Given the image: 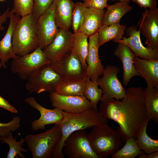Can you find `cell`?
Instances as JSON below:
<instances>
[{"label": "cell", "mask_w": 158, "mask_h": 158, "mask_svg": "<svg viewBox=\"0 0 158 158\" xmlns=\"http://www.w3.org/2000/svg\"><path fill=\"white\" fill-rule=\"evenodd\" d=\"M144 95L142 87H129L121 101H101L99 112L105 118L118 123L116 130L123 143L129 138L136 139L142 125L150 120L144 107Z\"/></svg>", "instance_id": "1"}, {"label": "cell", "mask_w": 158, "mask_h": 158, "mask_svg": "<svg viewBox=\"0 0 158 158\" xmlns=\"http://www.w3.org/2000/svg\"><path fill=\"white\" fill-rule=\"evenodd\" d=\"M63 114V118L58 123L61 129V137L55 148L53 158L64 157L63 152L64 141L73 132L108 122L107 119L104 117L99 111L93 108L78 114H69L64 111Z\"/></svg>", "instance_id": "2"}, {"label": "cell", "mask_w": 158, "mask_h": 158, "mask_svg": "<svg viewBox=\"0 0 158 158\" xmlns=\"http://www.w3.org/2000/svg\"><path fill=\"white\" fill-rule=\"evenodd\" d=\"M88 137L90 146L99 158H107L115 154L123 144L116 130L107 123L93 126Z\"/></svg>", "instance_id": "3"}, {"label": "cell", "mask_w": 158, "mask_h": 158, "mask_svg": "<svg viewBox=\"0 0 158 158\" xmlns=\"http://www.w3.org/2000/svg\"><path fill=\"white\" fill-rule=\"evenodd\" d=\"M36 22L32 13L21 17L18 22L12 37L13 51L17 56H23L38 47Z\"/></svg>", "instance_id": "4"}, {"label": "cell", "mask_w": 158, "mask_h": 158, "mask_svg": "<svg viewBox=\"0 0 158 158\" xmlns=\"http://www.w3.org/2000/svg\"><path fill=\"white\" fill-rule=\"evenodd\" d=\"M61 137L60 127L55 124L42 133L26 135L24 139L33 158H51Z\"/></svg>", "instance_id": "5"}, {"label": "cell", "mask_w": 158, "mask_h": 158, "mask_svg": "<svg viewBox=\"0 0 158 158\" xmlns=\"http://www.w3.org/2000/svg\"><path fill=\"white\" fill-rule=\"evenodd\" d=\"M27 80L25 87L28 92L39 94L54 92L62 79L49 63L41 67Z\"/></svg>", "instance_id": "6"}, {"label": "cell", "mask_w": 158, "mask_h": 158, "mask_svg": "<svg viewBox=\"0 0 158 158\" xmlns=\"http://www.w3.org/2000/svg\"><path fill=\"white\" fill-rule=\"evenodd\" d=\"M50 63L43 50L38 47L31 53L13 60L10 69L22 80H27L41 67Z\"/></svg>", "instance_id": "7"}, {"label": "cell", "mask_w": 158, "mask_h": 158, "mask_svg": "<svg viewBox=\"0 0 158 158\" xmlns=\"http://www.w3.org/2000/svg\"><path fill=\"white\" fill-rule=\"evenodd\" d=\"M120 72V68L116 66L107 65L104 68L102 76L97 81L102 90L101 101L112 99H121L124 96L126 89L117 76Z\"/></svg>", "instance_id": "8"}, {"label": "cell", "mask_w": 158, "mask_h": 158, "mask_svg": "<svg viewBox=\"0 0 158 158\" xmlns=\"http://www.w3.org/2000/svg\"><path fill=\"white\" fill-rule=\"evenodd\" d=\"M63 153L69 158H99L92 150L88 133L84 130L75 131L67 138Z\"/></svg>", "instance_id": "9"}, {"label": "cell", "mask_w": 158, "mask_h": 158, "mask_svg": "<svg viewBox=\"0 0 158 158\" xmlns=\"http://www.w3.org/2000/svg\"><path fill=\"white\" fill-rule=\"evenodd\" d=\"M55 6L53 3L38 18L36 22L38 47L43 49L54 40L59 30L55 18Z\"/></svg>", "instance_id": "10"}, {"label": "cell", "mask_w": 158, "mask_h": 158, "mask_svg": "<svg viewBox=\"0 0 158 158\" xmlns=\"http://www.w3.org/2000/svg\"><path fill=\"white\" fill-rule=\"evenodd\" d=\"M50 64L62 80H80L87 76L80 61L71 50L60 60Z\"/></svg>", "instance_id": "11"}, {"label": "cell", "mask_w": 158, "mask_h": 158, "mask_svg": "<svg viewBox=\"0 0 158 158\" xmlns=\"http://www.w3.org/2000/svg\"><path fill=\"white\" fill-rule=\"evenodd\" d=\"M137 24L147 47L158 50V9L145 8Z\"/></svg>", "instance_id": "12"}, {"label": "cell", "mask_w": 158, "mask_h": 158, "mask_svg": "<svg viewBox=\"0 0 158 158\" xmlns=\"http://www.w3.org/2000/svg\"><path fill=\"white\" fill-rule=\"evenodd\" d=\"M127 37L124 36L120 40L112 41L124 44L129 47L135 55L142 59L151 60L158 59V50L144 47L140 38V29L133 25L126 30Z\"/></svg>", "instance_id": "13"}, {"label": "cell", "mask_w": 158, "mask_h": 158, "mask_svg": "<svg viewBox=\"0 0 158 158\" xmlns=\"http://www.w3.org/2000/svg\"><path fill=\"white\" fill-rule=\"evenodd\" d=\"M73 34L69 30L59 28L53 41L43 49L50 63L60 60L71 51Z\"/></svg>", "instance_id": "14"}, {"label": "cell", "mask_w": 158, "mask_h": 158, "mask_svg": "<svg viewBox=\"0 0 158 158\" xmlns=\"http://www.w3.org/2000/svg\"><path fill=\"white\" fill-rule=\"evenodd\" d=\"M49 97L52 107L68 113L78 114L92 108L90 101L84 96L62 95L51 92Z\"/></svg>", "instance_id": "15"}, {"label": "cell", "mask_w": 158, "mask_h": 158, "mask_svg": "<svg viewBox=\"0 0 158 158\" xmlns=\"http://www.w3.org/2000/svg\"><path fill=\"white\" fill-rule=\"evenodd\" d=\"M24 101L38 111L40 114L38 119L33 121L31 123V129L33 130H44L46 125L58 124L63 118V111L62 110L57 108L53 109H47L38 103L34 97L26 98Z\"/></svg>", "instance_id": "16"}, {"label": "cell", "mask_w": 158, "mask_h": 158, "mask_svg": "<svg viewBox=\"0 0 158 158\" xmlns=\"http://www.w3.org/2000/svg\"><path fill=\"white\" fill-rule=\"evenodd\" d=\"M89 37L88 51L86 58L87 65L86 73L87 76L92 81H96L102 75L104 68L99 54L98 32Z\"/></svg>", "instance_id": "17"}, {"label": "cell", "mask_w": 158, "mask_h": 158, "mask_svg": "<svg viewBox=\"0 0 158 158\" xmlns=\"http://www.w3.org/2000/svg\"><path fill=\"white\" fill-rule=\"evenodd\" d=\"M9 23L6 32L2 39L0 40V71L2 68H6V63L9 60L16 59L19 56L13 53L12 46V37L13 30L20 16L10 11L9 17Z\"/></svg>", "instance_id": "18"}, {"label": "cell", "mask_w": 158, "mask_h": 158, "mask_svg": "<svg viewBox=\"0 0 158 158\" xmlns=\"http://www.w3.org/2000/svg\"><path fill=\"white\" fill-rule=\"evenodd\" d=\"M114 54L121 61L123 67V83L125 86L128 84L131 79L135 76H141L133 65L134 54L127 46L118 43Z\"/></svg>", "instance_id": "19"}, {"label": "cell", "mask_w": 158, "mask_h": 158, "mask_svg": "<svg viewBox=\"0 0 158 158\" xmlns=\"http://www.w3.org/2000/svg\"><path fill=\"white\" fill-rule=\"evenodd\" d=\"M133 65L145 80L147 87L158 89V59L147 60L135 55Z\"/></svg>", "instance_id": "20"}, {"label": "cell", "mask_w": 158, "mask_h": 158, "mask_svg": "<svg viewBox=\"0 0 158 158\" xmlns=\"http://www.w3.org/2000/svg\"><path fill=\"white\" fill-rule=\"evenodd\" d=\"M105 12L104 9L99 10L85 7L82 24L78 32L84 33L88 37L98 32L102 25Z\"/></svg>", "instance_id": "21"}, {"label": "cell", "mask_w": 158, "mask_h": 158, "mask_svg": "<svg viewBox=\"0 0 158 158\" xmlns=\"http://www.w3.org/2000/svg\"><path fill=\"white\" fill-rule=\"evenodd\" d=\"M55 18L59 28L69 30L72 25V15L74 3L71 0H54Z\"/></svg>", "instance_id": "22"}, {"label": "cell", "mask_w": 158, "mask_h": 158, "mask_svg": "<svg viewBox=\"0 0 158 158\" xmlns=\"http://www.w3.org/2000/svg\"><path fill=\"white\" fill-rule=\"evenodd\" d=\"M107 11L104 14L102 25H109L120 23V20L127 13L131 11L133 7L129 2H117L114 4L107 5Z\"/></svg>", "instance_id": "23"}, {"label": "cell", "mask_w": 158, "mask_h": 158, "mask_svg": "<svg viewBox=\"0 0 158 158\" xmlns=\"http://www.w3.org/2000/svg\"><path fill=\"white\" fill-rule=\"evenodd\" d=\"M126 25L119 24L103 25L98 32V43L99 47L111 40H120L124 36Z\"/></svg>", "instance_id": "24"}, {"label": "cell", "mask_w": 158, "mask_h": 158, "mask_svg": "<svg viewBox=\"0 0 158 158\" xmlns=\"http://www.w3.org/2000/svg\"><path fill=\"white\" fill-rule=\"evenodd\" d=\"M88 37L84 33L78 32L73 34L71 51L80 61L84 70L86 71L87 65L86 62L88 42Z\"/></svg>", "instance_id": "25"}, {"label": "cell", "mask_w": 158, "mask_h": 158, "mask_svg": "<svg viewBox=\"0 0 158 158\" xmlns=\"http://www.w3.org/2000/svg\"><path fill=\"white\" fill-rule=\"evenodd\" d=\"M86 77L80 80H62L53 92L62 95L84 96Z\"/></svg>", "instance_id": "26"}, {"label": "cell", "mask_w": 158, "mask_h": 158, "mask_svg": "<svg viewBox=\"0 0 158 158\" xmlns=\"http://www.w3.org/2000/svg\"><path fill=\"white\" fill-rule=\"evenodd\" d=\"M144 90V105L148 117L158 123V89L147 87Z\"/></svg>", "instance_id": "27"}, {"label": "cell", "mask_w": 158, "mask_h": 158, "mask_svg": "<svg viewBox=\"0 0 158 158\" xmlns=\"http://www.w3.org/2000/svg\"><path fill=\"white\" fill-rule=\"evenodd\" d=\"M148 121H146L142 125L136 139L138 147L146 154L158 151V140L152 139L148 136L146 133Z\"/></svg>", "instance_id": "28"}, {"label": "cell", "mask_w": 158, "mask_h": 158, "mask_svg": "<svg viewBox=\"0 0 158 158\" xmlns=\"http://www.w3.org/2000/svg\"><path fill=\"white\" fill-rule=\"evenodd\" d=\"M0 140L9 146V151L6 158H14L18 156L21 158H25V156L22 153L28 151L22 147L25 142L24 138H21L20 141H17L16 137L14 138L12 132L10 131L7 135L0 137Z\"/></svg>", "instance_id": "29"}, {"label": "cell", "mask_w": 158, "mask_h": 158, "mask_svg": "<svg viewBox=\"0 0 158 158\" xmlns=\"http://www.w3.org/2000/svg\"><path fill=\"white\" fill-rule=\"evenodd\" d=\"M98 86L97 81H92L88 77H86L84 96L90 101L92 108L95 109H97V104L101 100L102 96V90Z\"/></svg>", "instance_id": "30"}, {"label": "cell", "mask_w": 158, "mask_h": 158, "mask_svg": "<svg viewBox=\"0 0 158 158\" xmlns=\"http://www.w3.org/2000/svg\"><path fill=\"white\" fill-rule=\"evenodd\" d=\"M125 143L122 148L111 156V158H135L143 151L138 147L135 138L127 139Z\"/></svg>", "instance_id": "31"}, {"label": "cell", "mask_w": 158, "mask_h": 158, "mask_svg": "<svg viewBox=\"0 0 158 158\" xmlns=\"http://www.w3.org/2000/svg\"><path fill=\"white\" fill-rule=\"evenodd\" d=\"M11 9L14 13L22 17L32 13L34 8L33 0H14Z\"/></svg>", "instance_id": "32"}, {"label": "cell", "mask_w": 158, "mask_h": 158, "mask_svg": "<svg viewBox=\"0 0 158 158\" xmlns=\"http://www.w3.org/2000/svg\"><path fill=\"white\" fill-rule=\"evenodd\" d=\"M85 7L83 3H74L72 15V25L74 33L78 32L81 26L84 18Z\"/></svg>", "instance_id": "33"}, {"label": "cell", "mask_w": 158, "mask_h": 158, "mask_svg": "<svg viewBox=\"0 0 158 158\" xmlns=\"http://www.w3.org/2000/svg\"><path fill=\"white\" fill-rule=\"evenodd\" d=\"M20 121L19 116H15L8 123H0V137L7 135L10 131H15L20 127Z\"/></svg>", "instance_id": "34"}, {"label": "cell", "mask_w": 158, "mask_h": 158, "mask_svg": "<svg viewBox=\"0 0 158 158\" xmlns=\"http://www.w3.org/2000/svg\"><path fill=\"white\" fill-rule=\"evenodd\" d=\"M54 0H33L34 8L32 14L37 21L53 3Z\"/></svg>", "instance_id": "35"}, {"label": "cell", "mask_w": 158, "mask_h": 158, "mask_svg": "<svg viewBox=\"0 0 158 158\" xmlns=\"http://www.w3.org/2000/svg\"><path fill=\"white\" fill-rule=\"evenodd\" d=\"M84 6L87 8H91L99 10L106 8L108 5L106 0H83Z\"/></svg>", "instance_id": "36"}, {"label": "cell", "mask_w": 158, "mask_h": 158, "mask_svg": "<svg viewBox=\"0 0 158 158\" xmlns=\"http://www.w3.org/2000/svg\"><path fill=\"white\" fill-rule=\"evenodd\" d=\"M141 7L153 9L157 8L156 0H132Z\"/></svg>", "instance_id": "37"}, {"label": "cell", "mask_w": 158, "mask_h": 158, "mask_svg": "<svg viewBox=\"0 0 158 158\" xmlns=\"http://www.w3.org/2000/svg\"><path fill=\"white\" fill-rule=\"evenodd\" d=\"M0 107L4 109L11 112L16 113L18 110L4 98L0 95Z\"/></svg>", "instance_id": "38"}, {"label": "cell", "mask_w": 158, "mask_h": 158, "mask_svg": "<svg viewBox=\"0 0 158 158\" xmlns=\"http://www.w3.org/2000/svg\"><path fill=\"white\" fill-rule=\"evenodd\" d=\"M10 13V11L9 8H7L2 14L0 11V31L4 29V27L2 25L6 21L7 18H9Z\"/></svg>", "instance_id": "39"}, {"label": "cell", "mask_w": 158, "mask_h": 158, "mask_svg": "<svg viewBox=\"0 0 158 158\" xmlns=\"http://www.w3.org/2000/svg\"><path fill=\"white\" fill-rule=\"evenodd\" d=\"M138 156V158H158V151L149 154L145 153L142 151Z\"/></svg>", "instance_id": "40"}, {"label": "cell", "mask_w": 158, "mask_h": 158, "mask_svg": "<svg viewBox=\"0 0 158 158\" xmlns=\"http://www.w3.org/2000/svg\"><path fill=\"white\" fill-rule=\"evenodd\" d=\"M106 1H107L109 0H106ZM120 1H123V2H129L130 1V0H118Z\"/></svg>", "instance_id": "41"}, {"label": "cell", "mask_w": 158, "mask_h": 158, "mask_svg": "<svg viewBox=\"0 0 158 158\" xmlns=\"http://www.w3.org/2000/svg\"><path fill=\"white\" fill-rule=\"evenodd\" d=\"M6 0H0V1H5Z\"/></svg>", "instance_id": "42"}, {"label": "cell", "mask_w": 158, "mask_h": 158, "mask_svg": "<svg viewBox=\"0 0 158 158\" xmlns=\"http://www.w3.org/2000/svg\"><path fill=\"white\" fill-rule=\"evenodd\" d=\"M0 142H1V141L0 140V145H1V143H0Z\"/></svg>", "instance_id": "43"}]
</instances>
